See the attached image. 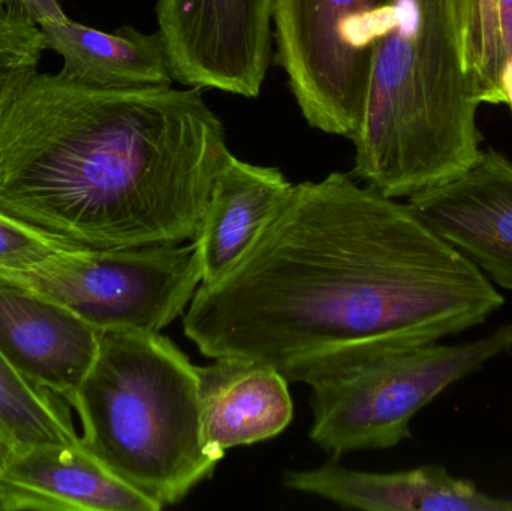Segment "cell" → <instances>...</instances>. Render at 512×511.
Masks as SVG:
<instances>
[{
	"label": "cell",
	"instance_id": "obj_3",
	"mask_svg": "<svg viewBox=\"0 0 512 511\" xmlns=\"http://www.w3.org/2000/svg\"><path fill=\"white\" fill-rule=\"evenodd\" d=\"M480 105L465 0H385L352 176L396 200L454 179L480 156Z\"/></svg>",
	"mask_w": 512,
	"mask_h": 511
},
{
	"label": "cell",
	"instance_id": "obj_13",
	"mask_svg": "<svg viewBox=\"0 0 512 511\" xmlns=\"http://www.w3.org/2000/svg\"><path fill=\"white\" fill-rule=\"evenodd\" d=\"M197 369L204 441L219 459L228 449L271 440L291 425L288 380L271 366L213 359Z\"/></svg>",
	"mask_w": 512,
	"mask_h": 511
},
{
	"label": "cell",
	"instance_id": "obj_2",
	"mask_svg": "<svg viewBox=\"0 0 512 511\" xmlns=\"http://www.w3.org/2000/svg\"><path fill=\"white\" fill-rule=\"evenodd\" d=\"M230 155L198 87L36 71L0 108V216L54 251L194 242Z\"/></svg>",
	"mask_w": 512,
	"mask_h": 511
},
{
	"label": "cell",
	"instance_id": "obj_23",
	"mask_svg": "<svg viewBox=\"0 0 512 511\" xmlns=\"http://www.w3.org/2000/svg\"><path fill=\"white\" fill-rule=\"evenodd\" d=\"M15 449L11 443H9L8 438L0 432V474L5 470L8 462L11 461L12 456H14Z\"/></svg>",
	"mask_w": 512,
	"mask_h": 511
},
{
	"label": "cell",
	"instance_id": "obj_12",
	"mask_svg": "<svg viewBox=\"0 0 512 511\" xmlns=\"http://www.w3.org/2000/svg\"><path fill=\"white\" fill-rule=\"evenodd\" d=\"M3 511H159L77 446L15 452L0 474Z\"/></svg>",
	"mask_w": 512,
	"mask_h": 511
},
{
	"label": "cell",
	"instance_id": "obj_18",
	"mask_svg": "<svg viewBox=\"0 0 512 511\" xmlns=\"http://www.w3.org/2000/svg\"><path fill=\"white\" fill-rule=\"evenodd\" d=\"M44 50V38L0 39V108L33 72L38 71Z\"/></svg>",
	"mask_w": 512,
	"mask_h": 511
},
{
	"label": "cell",
	"instance_id": "obj_15",
	"mask_svg": "<svg viewBox=\"0 0 512 511\" xmlns=\"http://www.w3.org/2000/svg\"><path fill=\"white\" fill-rule=\"evenodd\" d=\"M39 30L45 50L62 57L60 71L83 83L114 89H158L176 81L159 32L144 33L131 26L102 32L69 17L45 21Z\"/></svg>",
	"mask_w": 512,
	"mask_h": 511
},
{
	"label": "cell",
	"instance_id": "obj_16",
	"mask_svg": "<svg viewBox=\"0 0 512 511\" xmlns=\"http://www.w3.org/2000/svg\"><path fill=\"white\" fill-rule=\"evenodd\" d=\"M0 432L15 452L41 446H77L68 407L15 371L0 353Z\"/></svg>",
	"mask_w": 512,
	"mask_h": 511
},
{
	"label": "cell",
	"instance_id": "obj_21",
	"mask_svg": "<svg viewBox=\"0 0 512 511\" xmlns=\"http://www.w3.org/2000/svg\"><path fill=\"white\" fill-rule=\"evenodd\" d=\"M501 12L502 42H504L505 57H512V0H499Z\"/></svg>",
	"mask_w": 512,
	"mask_h": 511
},
{
	"label": "cell",
	"instance_id": "obj_4",
	"mask_svg": "<svg viewBox=\"0 0 512 511\" xmlns=\"http://www.w3.org/2000/svg\"><path fill=\"white\" fill-rule=\"evenodd\" d=\"M68 404L83 426L80 446L161 510L222 461L204 441L197 366L161 332L101 330L95 362Z\"/></svg>",
	"mask_w": 512,
	"mask_h": 511
},
{
	"label": "cell",
	"instance_id": "obj_5",
	"mask_svg": "<svg viewBox=\"0 0 512 511\" xmlns=\"http://www.w3.org/2000/svg\"><path fill=\"white\" fill-rule=\"evenodd\" d=\"M511 350L508 323L474 341L433 342L322 378L310 384V440L336 458L399 446L412 437V419L424 407Z\"/></svg>",
	"mask_w": 512,
	"mask_h": 511
},
{
	"label": "cell",
	"instance_id": "obj_1",
	"mask_svg": "<svg viewBox=\"0 0 512 511\" xmlns=\"http://www.w3.org/2000/svg\"><path fill=\"white\" fill-rule=\"evenodd\" d=\"M496 285L399 203L352 174L294 185L245 257L183 314L209 359L251 360L307 386L483 326Z\"/></svg>",
	"mask_w": 512,
	"mask_h": 511
},
{
	"label": "cell",
	"instance_id": "obj_17",
	"mask_svg": "<svg viewBox=\"0 0 512 511\" xmlns=\"http://www.w3.org/2000/svg\"><path fill=\"white\" fill-rule=\"evenodd\" d=\"M465 51L481 104H505L501 74L507 57L499 0H465Z\"/></svg>",
	"mask_w": 512,
	"mask_h": 511
},
{
	"label": "cell",
	"instance_id": "obj_22",
	"mask_svg": "<svg viewBox=\"0 0 512 511\" xmlns=\"http://www.w3.org/2000/svg\"><path fill=\"white\" fill-rule=\"evenodd\" d=\"M501 89L504 93L505 104L510 105L512 110V57L504 65L501 74Z\"/></svg>",
	"mask_w": 512,
	"mask_h": 511
},
{
	"label": "cell",
	"instance_id": "obj_24",
	"mask_svg": "<svg viewBox=\"0 0 512 511\" xmlns=\"http://www.w3.org/2000/svg\"><path fill=\"white\" fill-rule=\"evenodd\" d=\"M0 510H2V495H0Z\"/></svg>",
	"mask_w": 512,
	"mask_h": 511
},
{
	"label": "cell",
	"instance_id": "obj_9",
	"mask_svg": "<svg viewBox=\"0 0 512 511\" xmlns=\"http://www.w3.org/2000/svg\"><path fill=\"white\" fill-rule=\"evenodd\" d=\"M408 200L493 284L512 291V162L507 156L481 150L468 170Z\"/></svg>",
	"mask_w": 512,
	"mask_h": 511
},
{
	"label": "cell",
	"instance_id": "obj_19",
	"mask_svg": "<svg viewBox=\"0 0 512 511\" xmlns=\"http://www.w3.org/2000/svg\"><path fill=\"white\" fill-rule=\"evenodd\" d=\"M2 3L12 14L29 21L33 26L39 27L45 21L68 18L59 0H2Z\"/></svg>",
	"mask_w": 512,
	"mask_h": 511
},
{
	"label": "cell",
	"instance_id": "obj_20",
	"mask_svg": "<svg viewBox=\"0 0 512 511\" xmlns=\"http://www.w3.org/2000/svg\"><path fill=\"white\" fill-rule=\"evenodd\" d=\"M38 26L18 18L0 0V39H41Z\"/></svg>",
	"mask_w": 512,
	"mask_h": 511
},
{
	"label": "cell",
	"instance_id": "obj_14",
	"mask_svg": "<svg viewBox=\"0 0 512 511\" xmlns=\"http://www.w3.org/2000/svg\"><path fill=\"white\" fill-rule=\"evenodd\" d=\"M292 188L279 168L228 156L195 240L203 264L201 285H215L245 257Z\"/></svg>",
	"mask_w": 512,
	"mask_h": 511
},
{
	"label": "cell",
	"instance_id": "obj_10",
	"mask_svg": "<svg viewBox=\"0 0 512 511\" xmlns=\"http://www.w3.org/2000/svg\"><path fill=\"white\" fill-rule=\"evenodd\" d=\"M99 338L101 330L65 306L0 278V353L33 386L71 401Z\"/></svg>",
	"mask_w": 512,
	"mask_h": 511
},
{
	"label": "cell",
	"instance_id": "obj_6",
	"mask_svg": "<svg viewBox=\"0 0 512 511\" xmlns=\"http://www.w3.org/2000/svg\"><path fill=\"white\" fill-rule=\"evenodd\" d=\"M0 278L68 308L98 330L161 332L183 317L203 282L197 242L114 251H53Z\"/></svg>",
	"mask_w": 512,
	"mask_h": 511
},
{
	"label": "cell",
	"instance_id": "obj_7",
	"mask_svg": "<svg viewBox=\"0 0 512 511\" xmlns=\"http://www.w3.org/2000/svg\"><path fill=\"white\" fill-rule=\"evenodd\" d=\"M385 0H276V60L312 128L352 140Z\"/></svg>",
	"mask_w": 512,
	"mask_h": 511
},
{
	"label": "cell",
	"instance_id": "obj_11",
	"mask_svg": "<svg viewBox=\"0 0 512 511\" xmlns=\"http://www.w3.org/2000/svg\"><path fill=\"white\" fill-rule=\"evenodd\" d=\"M291 491L331 501L343 509L366 511H512V498L481 491L442 465L394 473H367L343 467L339 458L315 470L286 471Z\"/></svg>",
	"mask_w": 512,
	"mask_h": 511
},
{
	"label": "cell",
	"instance_id": "obj_8",
	"mask_svg": "<svg viewBox=\"0 0 512 511\" xmlns=\"http://www.w3.org/2000/svg\"><path fill=\"white\" fill-rule=\"evenodd\" d=\"M276 0H158L159 35L182 86L258 98L270 68Z\"/></svg>",
	"mask_w": 512,
	"mask_h": 511
}]
</instances>
